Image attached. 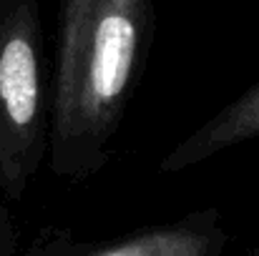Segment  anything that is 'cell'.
I'll list each match as a JSON object with an SVG mask.
<instances>
[{
	"label": "cell",
	"mask_w": 259,
	"mask_h": 256,
	"mask_svg": "<svg viewBox=\"0 0 259 256\" xmlns=\"http://www.w3.org/2000/svg\"><path fill=\"white\" fill-rule=\"evenodd\" d=\"M154 28L156 0H61L46 156L56 178L83 183L111 164Z\"/></svg>",
	"instance_id": "cell-1"
},
{
	"label": "cell",
	"mask_w": 259,
	"mask_h": 256,
	"mask_svg": "<svg viewBox=\"0 0 259 256\" xmlns=\"http://www.w3.org/2000/svg\"><path fill=\"white\" fill-rule=\"evenodd\" d=\"M51 85L38 0H0V196L23 201L48 156Z\"/></svg>",
	"instance_id": "cell-2"
},
{
	"label": "cell",
	"mask_w": 259,
	"mask_h": 256,
	"mask_svg": "<svg viewBox=\"0 0 259 256\" xmlns=\"http://www.w3.org/2000/svg\"><path fill=\"white\" fill-rule=\"evenodd\" d=\"M227 244L222 211L206 206L106 239H83L53 224L40 226L20 256H222Z\"/></svg>",
	"instance_id": "cell-3"
},
{
	"label": "cell",
	"mask_w": 259,
	"mask_h": 256,
	"mask_svg": "<svg viewBox=\"0 0 259 256\" xmlns=\"http://www.w3.org/2000/svg\"><path fill=\"white\" fill-rule=\"evenodd\" d=\"M254 138H259V81L211 113L171 151H166V156L159 161V173L176 176Z\"/></svg>",
	"instance_id": "cell-4"
},
{
	"label": "cell",
	"mask_w": 259,
	"mask_h": 256,
	"mask_svg": "<svg viewBox=\"0 0 259 256\" xmlns=\"http://www.w3.org/2000/svg\"><path fill=\"white\" fill-rule=\"evenodd\" d=\"M20 244V231L13 211L0 201V256H15Z\"/></svg>",
	"instance_id": "cell-5"
},
{
	"label": "cell",
	"mask_w": 259,
	"mask_h": 256,
	"mask_svg": "<svg viewBox=\"0 0 259 256\" xmlns=\"http://www.w3.org/2000/svg\"><path fill=\"white\" fill-rule=\"evenodd\" d=\"M247 256H259V241L252 246V249H249V254H247Z\"/></svg>",
	"instance_id": "cell-6"
}]
</instances>
